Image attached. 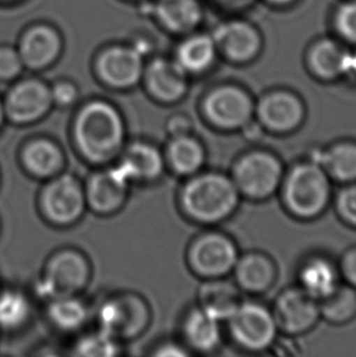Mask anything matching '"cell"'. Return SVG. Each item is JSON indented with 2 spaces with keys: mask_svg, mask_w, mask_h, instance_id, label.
I'll list each match as a JSON object with an SVG mask.
<instances>
[{
  "mask_svg": "<svg viewBox=\"0 0 356 357\" xmlns=\"http://www.w3.org/2000/svg\"><path fill=\"white\" fill-rule=\"evenodd\" d=\"M126 135L125 119L107 100H89L73 119V145L88 164L104 166L117 160L126 146Z\"/></svg>",
  "mask_w": 356,
  "mask_h": 357,
  "instance_id": "6da1fadb",
  "label": "cell"
},
{
  "mask_svg": "<svg viewBox=\"0 0 356 357\" xmlns=\"http://www.w3.org/2000/svg\"><path fill=\"white\" fill-rule=\"evenodd\" d=\"M179 202L184 213L194 221L220 222L236 208L238 189L222 174H195L184 184Z\"/></svg>",
  "mask_w": 356,
  "mask_h": 357,
  "instance_id": "7a4b0ae2",
  "label": "cell"
},
{
  "mask_svg": "<svg viewBox=\"0 0 356 357\" xmlns=\"http://www.w3.org/2000/svg\"><path fill=\"white\" fill-rule=\"evenodd\" d=\"M91 278V265L87 256L78 249L63 248L49 256L36 283V293L47 301L80 295Z\"/></svg>",
  "mask_w": 356,
  "mask_h": 357,
  "instance_id": "3957f363",
  "label": "cell"
},
{
  "mask_svg": "<svg viewBox=\"0 0 356 357\" xmlns=\"http://www.w3.org/2000/svg\"><path fill=\"white\" fill-rule=\"evenodd\" d=\"M45 182L38 197L39 211L44 220L57 227H70L81 221L88 208L82 182L68 172Z\"/></svg>",
  "mask_w": 356,
  "mask_h": 357,
  "instance_id": "277c9868",
  "label": "cell"
},
{
  "mask_svg": "<svg viewBox=\"0 0 356 357\" xmlns=\"http://www.w3.org/2000/svg\"><path fill=\"white\" fill-rule=\"evenodd\" d=\"M98 326L116 340H132L144 333L151 319L147 300L132 291L104 300L96 312Z\"/></svg>",
  "mask_w": 356,
  "mask_h": 357,
  "instance_id": "5b68a950",
  "label": "cell"
},
{
  "mask_svg": "<svg viewBox=\"0 0 356 357\" xmlns=\"http://www.w3.org/2000/svg\"><path fill=\"white\" fill-rule=\"evenodd\" d=\"M143 54L131 44H109L93 59L96 79L112 91H130L142 82L144 73Z\"/></svg>",
  "mask_w": 356,
  "mask_h": 357,
  "instance_id": "8992f818",
  "label": "cell"
},
{
  "mask_svg": "<svg viewBox=\"0 0 356 357\" xmlns=\"http://www.w3.org/2000/svg\"><path fill=\"white\" fill-rule=\"evenodd\" d=\"M329 183L320 165H299L292 169L284 185V199L292 213L313 218L327 205Z\"/></svg>",
  "mask_w": 356,
  "mask_h": 357,
  "instance_id": "52a82bcc",
  "label": "cell"
},
{
  "mask_svg": "<svg viewBox=\"0 0 356 357\" xmlns=\"http://www.w3.org/2000/svg\"><path fill=\"white\" fill-rule=\"evenodd\" d=\"M6 121L17 126L37 123L54 107L50 86L37 77L24 78L15 82L3 98Z\"/></svg>",
  "mask_w": 356,
  "mask_h": 357,
  "instance_id": "ba28073f",
  "label": "cell"
},
{
  "mask_svg": "<svg viewBox=\"0 0 356 357\" xmlns=\"http://www.w3.org/2000/svg\"><path fill=\"white\" fill-rule=\"evenodd\" d=\"M24 68L34 73L52 68L64 52V39L55 26L37 22L27 26L20 34L16 45Z\"/></svg>",
  "mask_w": 356,
  "mask_h": 357,
  "instance_id": "9c48e42d",
  "label": "cell"
},
{
  "mask_svg": "<svg viewBox=\"0 0 356 357\" xmlns=\"http://www.w3.org/2000/svg\"><path fill=\"white\" fill-rule=\"evenodd\" d=\"M282 169L269 153L255 151L243 156L235 167L237 189L251 198L269 197L279 187Z\"/></svg>",
  "mask_w": 356,
  "mask_h": 357,
  "instance_id": "30bf717a",
  "label": "cell"
},
{
  "mask_svg": "<svg viewBox=\"0 0 356 357\" xmlns=\"http://www.w3.org/2000/svg\"><path fill=\"white\" fill-rule=\"evenodd\" d=\"M131 182L115 165L89 176L84 185L87 208L101 216H111L125 206Z\"/></svg>",
  "mask_w": 356,
  "mask_h": 357,
  "instance_id": "8fae6325",
  "label": "cell"
},
{
  "mask_svg": "<svg viewBox=\"0 0 356 357\" xmlns=\"http://www.w3.org/2000/svg\"><path fill=\"white\" fill-rule=\"evenodd\" d=\"M202 110L212 125L233 130L249 123L253 102L241 88L221 86L207 94L202 102Z\"/></svg>",
  "mask_w": 356,
  "mask_h": 357,
  "instance_id": "7c38bea8",
  "label": "cell"
},
{
  "mask_svg": "<svg viewBox=\"0 0 356 357\" xmlns=\"http://www.w3.org/2000/svg\"><path fill=\"white\" fill-rule=\"evenodd\" d=\"M188 261L198 275L217 278L226 275L236 266V246L221 234H204L193 241L188 251Z\"/></svg>",
  "mask_w": 356,
  "mask_h": 357,
  "instance_id": "4fadbf2b",
  "label": "cell"
},
{
  "mask_svg": "<svg viewBox=\"0 0 356 357\" xmlns=\"http://www.w3.org/2000/svg\"><path fill=\"white\" fill-rule=\"evenodd\" d=\"M153 100L172 105L188 92V75L175 60L156 56L145 63L142 82Z\"/></svg>",
  "mask_w": 356,
  "mask_h": 357,
  "instance_id": "5bb4252c",
  "label": "cell"
},
{
  "mask_svg": "<svg viewBox=\"0 0 356 357\" xmlns=\"http://www.w3.org/2000/svg\"><path fill=\"white\" fill-rule=\"evenodd\" d=\"M228 322L232 337L244 348L261 350L274 342L276 319L260 305L239 304Z\"/></svg>",
  "mask_w": 356,
  "mask_h": 357,
  "instance_id": "9a60e30c",
  "label": "cell"
},
{
  "mask_svg": "<svg viewBox=\"0 0 356 357\" xmlns=\"http://www.w3.org/2000/svg\"><path fill=\"white\" fill-rule=\"evenodd\" d=\"M116 162V167L131 183H154L163 177L166 167L164 153L144 140L126 144Z\"/></svg>",
  "mask_w": 356,
  "mask_h": 357,
  "instance_id": "2e32d148",
  "label": "cell"
},
{
  "mask_svg": "<svg viewBox=\"0 0 356 357\" xmlns=\"http://www.w3.org/2000/svg\"><path fill=\"white\" fill-rule=\"evenodd\" d=\"M217 52L233 63L251 61L261 49V37L258 29L246 21L233 20L217 26L212 34Z\"/></svg>",
  "mask_w": 356,
  "mask_h": 357,
  "instance_id": "e0dca14e",
  "label": "cell"
},
{
  "mask_svg": "<svg viewBox=\"0 0 356 357\" xmlns=\"http://www.w3.org/2000/svg\"><path fill=\"white\" fill-rule=\"evenodd\" d=\"M20 164L31 177L48 181L64 172L66 156L55 140L37 137L22 145L20 150Z\"/></svg>",
  "mask_w": 356,
  "mask_h": 357,
  "instance_id": "ac0fdd59",
  "label": "cell"
},
{
  "mask_svg": "<svg viewBox=\"0 0 356 357\" xmlns=\"http://www.w3.org/2000/svg\"><path fill=\"white\" fill-rule=\"evenodd\" d=\"M320 309L304 290H288L276 305V322L288 333H302L318 319Z\"/></svg>",
  "mask_w": 356,
  "mask_h": 357,
  "instance_id": "d6986e66",
  "label": "cell"
},
{
  "mask_svg": "<svg viewBox=\"0 0 356 357\" xmlns=\"http://www.w3.org/2000/svg\"><path fill=\"white\" fill-rule=\"evenodd\" d=\"M258 115L269 130L288 132L303 120L304 107L299 98L292 93H269L259 102Z\"/></svg>",
  "mask_w": 356,
  "mask_h": 357,
  "instance_id": "ffe728a7",
  "label": "cell"
},
{
  "mask_svg": "<svg viewBox=\"0 0 356 357\" xmlns=\"http://www.w3.org/2000/svg\"><path fill=\"white\" fill-rule=\"evenodd\" d=\"M202 8L198 0H156V22L169 33H193L202 21Z\"/></svg>",
  "mask_w": 356,
  "mask_h": 357,
  "instance_id": "44dd1931",
  "label": "cell"
},
{
  "mask_svg": "<svg viewBox=\"0 0 356 357\" xmlns=\"http://www.w3.org/2000/svg\"><path fill=\"white\" fill-rule=\"evenodd\" d=\"M308 61L313 75L323 79H334L352 73L353 54L331 39L313 44Z\"/></svg>",
  "mask_w": 356,
  "mask_h": 357,
  "instance_id": "7402d4cb",
  "label": "cell"
},
{
  "mask_svg": "<svg viewBox=\"0 0 356 357\" xmlns=\"http://www.w3.org/2000/svg\"><path fill=\"white\" fill-rule=\"evenodd\" d=\"M216 54L212 36L189 33L176 49L174 60L187 75H200L212 68Z\"/></svg>",
  "mask_w": 356,
  "mask_h": 357,
  "instance_id": "603a6c76",
  "label": "cell"
},
{
  "mask_svg": "<svg viewBox=\"0 0 356 357\" xmlns=\"http://www.w3.org/2000/svg\"><path fill=\"white\" fill-rule=\"evenodd\" d=\"M165 162L175 174L193 176L202 169L205 150L202 143L191 135L171 138L164 153Z\"/></svg>",
  "mask_w": 356,
  "mask_h": 357,
  "instance_id": "cb8c5ba5",
  "label": "cell"
},
{
  "mask_svg": "<svg viewBox=\"0 0 356 357\" xmlns=\"http://www.w3.org/2000/svg\"><path fill=\"white\" fill-rule=\"evenodd\" d=\"M47 316L55 328L65 333H73L87 324L89 309L80 295L61 296L49 300Z\"/></svg>",
  "mask_w": 356,
  "mask_h": 357,
  "instance_id": "d4e9b609",
  "label": "cell"
},
{
  "mask_svg": "<svg viewBox=\"0 0 356 357\" xmlns=\"http://www.w3.org/2000/svg\"><path fill=\"white\" fill-rule=\"evenodd\" d=\"M183 334L191 348L202 353L212 351L221 340L220 321L202 309L194 310L184 319Z\"/></svg>",
  "mask_w": 356,
  "mask_h": 357,
  "instance_id": "484cf974",
  "label": "cell"
},
{
  "mask_svg": "<svg viewBox=\"0 0 356 357\" xmlns=\"http://www.w3.org/2000/svg\"><path fill=\"white\" fill-rule=\"evenodd\" d=\"M200 309L217 321L230 319L239 306L236 289L228 283L212 280L202 285L199 290Z\"/></svg>",
  "mask_w": 356,
  "mask_h": 357,
  "instance_id": "4316f807",
  "label": "cell"
},
{
  "mask_svg": "<svg viewBox=\"0 0 356 357\" xmlns=\"http://www.w3.org/2000/svg\"><path fill=\"white\" fill-rule=\"evenodd\" d=\"M315 164L338 181H356V144L341 143L325 153H316Z\"/></svg>",
  "mask_w": 356,
  "mask_h": 357,
  "instance_id": "83f0119b",
  "label": "cell"
},
{
  "mask_svg": "<svg viewBox=\"0 0 356 357\" xmlns=\"http://www.w3.org/2000/svg\"><path fill=\"white\" fill-rule=\"evenodd\" d=\"M32 314L29 296L19 289L0 290V329L14 332L24 328Z\"/></svg>",
  "mask_w": 356,
  "mask_h": 357,
  "instance_id": "f1b7e54d",
  "label": "cell"
},
{
  "mask_svg": "<svg viewBox=\"0 0 356 357\" xmlns=\"http://www.w3.org/2000/svg\"><path fill=\"white\" fill-rule=\"evenodd\" d=\"M304 291L315 300H323L338 287L337 273L327 261H310L302 271Z\"/></svg>",
  "mask_w": 356,
  "mask_h": 357,
  "instance_id": "f546056e",
  "label": "cell"
},
{
  "mask_svg": "<svg viewBox=\"0 0 356 357\" xmlns=\"http://www.w3.org/2000/svg\"><path fill=\"white\" fill-rule=\"evenodd\" d=\"M235 267L238 283L249 291L267 289L274 280V265L264 256H246Z\"/></svg>",
  "mask_w": 356,
  "mask_h": 357,
  "instance_id": "4dcf8cb0",
  "label": "cell"
},
{
  "mask_svg": "<svg viewBox=\"0 0 356 357\" xmlns=\"http://www.w3.org/2000/svg\"><path fill=\"white\" fill-rule=\"evenodd\" d=\"M321 312L333 322H344L356 314V293L348 287H337L322 300Z\"/></svg>",
  "mask_w": 356,
  "mask_h": 357,
  "instance_id": "1f68e13d",
  "label": "cell"
},
{
  "mask_svg": "<svg viewBox=\"0 0 356 357\" xmlns=\"http://www.w3.org/2000/svg\"><path fill=\"white\" fill-rule=\"evenodd\" d=\"M119 343V340L98 329V332H91L78 339L73 349L78 356H116L120 353Z\"/></svg>",
  "mask_w": 356,
  "mask_h": 357,
  "instance_id": "d6a6232c",
  "label": "cell"
},
{
  "mask_svg": "<svg viewBox=\"0 0 356 357\" xmlns=\"http://www.w3.org/2000/svg\"><path fill=\"white\" fill-rule=\"evenodd\" d=\"M24 70L16 47L0 44V82H13Z\"/></svg>",
  "mask_w": 356,
  "mask_h": 357,
  "instance_id": "836d02e7",
  "label": "cell"
},
{
  "mask_svg": "<svg viewBox=\"0 0 356 357\" xmlns=\"http://www.w3.org/2000/svg\"><path fill=\"white\" fill-rule=\"evenodd\" d=\"M336 27L343 38L356 43V0L346 3L338 9Z\"/></svg>",
  "mask_w": 356,
  "mask_h": 357,
  "instance_id": "e575fe53",
  "label": "cell"
},
{
  "mask_svg": "<svg viewBox=\"0 0 356 357\" xmlns=\"http://www.w3.org/2000/svg\"><path fill=\"white\" fill-rule=\"evenodd\" d=\"M50 93L54 105L59 107H73L80 97V91L76 83L70 79H59L50 86Z\"/></svg>",
  "mask_w": 356,
  "mask_h": 357,
  "instance_id": "d590c367",
  "label": "cell"
},
{
  "mask_svg": "<svg viewBox=\"0 0 356 357\" xmlns=\"http://www.w3.org/2000/svg\"><path fill=\"white\" fill-rule=\"evenodd\" d=\"M337 206L341 216L356 226V185L344 189L339 194Z\"/></svg>",
  "mask_w": 356,
  "mask_h": 357,
  "instance_id": "8d00e7d4",
  "label": "cell"
},
{
  "mask_svg": "<svg viewBox=\"0 0 356 357\" xmlns=\"http://www.w3.org/2000/svg\"><path fill=\"white\" fill-rule=\"evenodd\" d=\"M165 128L168 130L170 137H181V135H191L193 130V123L191 119L184 114H175L170 116L165 123Z\"/></svg>",
  "mask_w": 356,
  "mask_h": 357,
  "instance_id": "74e56055",
  "label": "cell"
},
{
  "mask_svg": "<svg viewBox=\"0 0 356 357\" xmlns=\"http://www.w3.org/2000/svg\"><path fill=\"white\" fill-rule=\"evenodd\" d=\"M343 273L352 284L356 285V249L349 251L343 259Z\"/></svg>",
  "mask_w": 356,
  "mask_h": 357,
  "instance_id": "f35d334b",
  "label": "cell"
},
{
  "mask_svg": "<svg viewBox=\"0 0 356 357\" xmlns=\"http://www.w3.org/2000/svg\"><path fill=\"white\" fill-rule=\"evenodd\" d=\"M156 356H186L188 355L187 351L175 343H164L160 345L154 351Z\"/></svg>",
  "mask_w": 356,
  "mask_h": 357,
  "instance_id": "ab89813d",
  "label": "cell"
},
{
  "mask_svg": "<svg viewBox=\"0 0 356 357\" xmlns=\"http://www.w3.org/2000/svg\"><path fill=\"white\" fill-rule=\"evenodd\" d=\"M261 130L258 126L253 125V126H248L246 127V135L249 137V138H251V139H255V138H258L259 135H260Z\"/></svg>",
  "mask_w": 356,
  "mask_h": 357,
  "instance_id": "60d3db41",
  "label": "cell"
},
{
  "mask_svg": "<svg viewBox=\"0 0 356 357\" xmlns=\"http://www.w3.org/2000/svg\"><path fill=\"white\" fill-rule=\"evenodd\" d=\"M5 121H6V117H5L4 107H3V99L0 98V130L4 125Z\"/></svg>",
  "mask_w": 356,
  "mask_h": 357,
  "instance_id": "b9f144b4",
  "label": "cell"
},
{
  "mask_svg": "<svg viewBox=\"0 0 356 357\" xmlns=\"http://www.w3.org/2000/svg\"><path fill=\"white\" fill-rule=\"evenodd\" d=\"M269 1L271 4L274 5H288L295 1V0H269Z\"/></svg>",
  "mask_w": 356,
  "mask_h": 357,
  "instance_id": "7bdbcfd3",
  "label": "cell"
},
{
  "mask_svg": "<svg viewBox=\"0 0 356 357\" xmlns=\"http://www.w3.org/2000/svg\"><path fill=\"white\" fill-rule=\"evenodd\" d=\"M218 1H221L223 4H237V3H239V1H243V0H218Z\"/></svg>",
  "mask_w": 356,
  "mask_h": 357,
  "instance_id": "ee69618b",
  "label": "cell"
},
{
  "mask_svg": "<svg viewBox=\"0 0 356 357\" xmlns=\"http://www.w3.org/2000/svg\"><path fill=\"white\" fill-rule=\"evenodd\" d=\"M352 73H356V54H353Z\"/></svg>",
  "mask_w": 356,
  "mask_h": 357,
  "instance_id": "f6af8a7d",
  "label": "cell"
},
{
  "mask_svg": "<svg viewBox=\"0 0 356 357\" xmlns=\"http://www.w3.org/2000/svg\"><path fill=\"white\" fill-rule=\"evenodd\" d=\"M1 3H11V1H15V0H0Z\"/></svg>",
  "mask_w": 356,
  "mask_h": 357,
  "instance_id": "bcb514c9",
  "label": "cell"
}]
</instances>
